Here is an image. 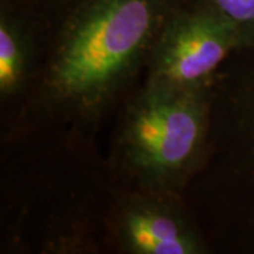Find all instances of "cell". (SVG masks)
<instances>
[{
	"instance_id": "obj_1",
	"label": "cell",
	"mask_w": 254,
	"mask_h": 254,
	"mask_svg": "<svg viewBox=\"0 0 254 254\" xmlns=\"http://www.w3.org/2000/svg\"><path fill=\"white\" fill-rule=\"evenodd\" d=\"M173 9L170 0H79L50 57L46 102L73 120H98L148 63Z\"/></svg>"
},
{
	"instance_id": "obj_2",
	"label": "cell",
	"mask_w": 254,
	"mask_h": 254,
	"mask_svg": "<svg viewBox=\"0 0 254 254\" xmlns=\"http://www.w3.org/2000/svg\"><path fill=\"white\" fill-rule=\"evenodd\" d=\"M210 89L182 91L144 83L120 120L115 158L137 190L175 193L206 158Z\"/></svg>"
},
{
	"instance_id": "obj_3",
	"label": "cell",
	"mask_w": 254,
	"mask_h": 254,
	"mask_svg": "<svg viewBox=\"0 0 254 254\" xmlns=\"http://www.w3.org/2000/svg\"><path fill=\"white\" fill-rule=\"evenodd\" d=\"M237 51L236 34L210 10L200 4L173 9L155 38L145 83L182 91L210 89L220 65Z\"/></svg>"
},
{
	"instance_id": "obj_4",
	"label": "cell",
	"mask_w": 254,
	"mask_h": 254,
	"mask_svg": "<svg viewBox=\"0 0 254 254\" xmlns=\"http://www.w3.org/2000/svg\"><path fill=\"white\" fill-rule=\"evenodd\" d=\"M242 54L223 82L222 130L239 230L254 250V50Z\"/></svg>"
},
{
	"instance_id": "obj_5",
	"label": "cell",
	"mask_w": 254,
	"mask_h": 254,
	"mask_svg": "<svg viewBox=\"0 0 254 254\" xmlns=\"http://www.w3.org/2000/svg\"><path fill=\"white\" fill-rule=\"evenodd\" d=\"M119 247L130 254H202L198 229L175 202V193L137 190L119 202L113 218Z\"/></svg>"
},
{
	"instance_id": "obj_6",
	"label": "cell",
	"mask_w": 254,
	"mask_h": 254,
	"mask_svg": "<svg viewBox=\"0 0 254 254\" xmlns=\"http://www.w3.org/2000/svg\"><path fill=\"white\" fill-rule=\"evenodd\" d=\"M36 55L34 34L10 7L0 13V99L9 102L27 85Z\"/></svg>"
},
{
	"instance_id": "obj_7",
	"label": "cell",
	"mask_w": 254,
	"mask_h": 254,
	"mask_svg": "<svg viewBox=\"0 0 254 254\" xmlns=\"http://www.w3.org/2000/svg\"><path fill=\"white\" fill-rule=\"evenodd\" d=\"M236 34L239 51L254 50V0H198Z\"/></svg>"
}]
</instances>
